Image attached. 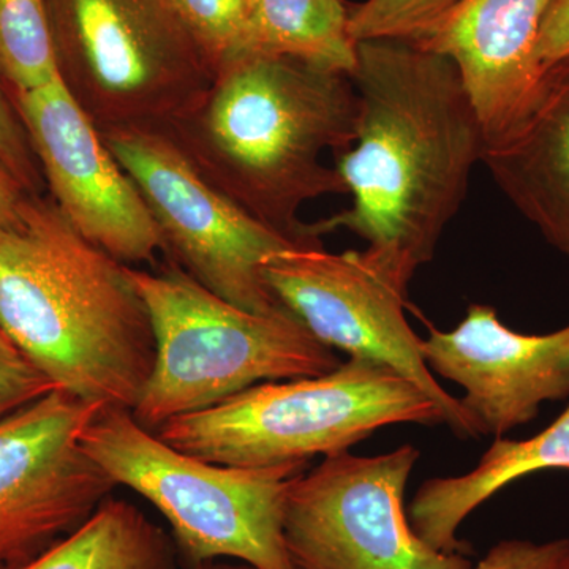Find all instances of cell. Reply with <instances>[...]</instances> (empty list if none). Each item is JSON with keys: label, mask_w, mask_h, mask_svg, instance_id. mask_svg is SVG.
<instances>
[{"label": "cell", "mask_w": 569, "mask_h": 569, "mask_svg": "<svg viewBox=\"0 0 569 569\" xmlns=\"http://www.w3.org/2000/svg\"><path fill=\"white\" fill-rule=\"evenodd\" d=\"M0 162L24 187L29 194H40L44 186L39 160L29 141L20 116L0 84Z\"/></svg>", "instance_id": "obj_22"}, {"label": "cell", "mask_w": 569, "mask_h": 569, "mask_svg": "<svg viewBox=\"0 0 569 569\" xmlns=\"http://www.w3.org/2000/svg\"><path fill=\"white\" fill-rule=\"evenodd\" d=\"M468 569H569V539H508L490 548L477 567Z\"/></svg>", "instance_id": "obj_23"}, {"label": "cell", "mask_w": 569, "mask_h": 569, "mask_svg": "<svg viewBox=\"0 0 569 569\" xmlns=\"http://www.w3.org/2000/svg\"><path fill=\"white\" fill-rule=\"evenodd\" d=\"M176 569H258L242 561L234 560H212L201 561V563H183L181 568Z\"/></svg>", "instance_id": "obj_27"}, {"label": "cell", "mask_w": 569, "mask_h": 569, "mask_svg": "<svg viewBox=\"0 0 569 569\" xmlns=\"http://www.w3.org/2000/svg\"><path fill=\"white\" fill-rule=\"evenodd\" d=\"M350 17L346 0H253L238 51L296 59L351 77L358 41L350 33Z\"/></svg>", "instance_id": "obj_17"}, {"label": "cell", "mask_w": 569, "mask_h": 569, "mask_svg": "<svg viewBox=\"0 0 569 569\" xmlns=\"http://www.w3.org/2000/svg\"><path fill=\"white\" fill-rule=\"evenodd\" d=\"M100 408L54 388L0 418V569L24 567L118 488L81 447Z\"/></svg>", "instance_id": "obj_11"}, {"label": "cell", "mask_w": 569, "mask_h": 569, "mask_svg": "<svg viewBox=\"0 0 569 569\" xmlns=\"http://www.w3.org/2000/svg\"><path fill=\"white\" fill-rule=\"evenodd\" d=\"M20 116L52 201L92 244L127 266L157 263L167 246L137 183L61 78L29 91L3 89Z\"/></svg>", "instance_id": "obj_12"}, {"label": "cell", "mask_w": 569, "mask_h": 569, "mask_svg": "<svg viewBox=\"0 0 569 569\" xmlns=\"http://www.w3.org/2000/svg\"><path fill=\"white\" fill-rule=\"evenodd\" d=\"M80 441L116 486L162 515L183 563L234 560L295 569L284 546V500L309 462L219 466L170 447L138 425L132 411L114 407L100 408Z\"/></svg>", "instance_id": "obj_6"}, {"label": "cell", "mask_w": 569, "mask_h": 569, "mask_svg": "<svg viewBox=\"0 0 569 569\" xmlns=\"http://www.w3.org/2000/svg\"><path fill=\"white\" fill-rule=\"evenodd\" d=\"M552 0H459L410 41L458 67L489 142L522 118L541 81L537 44Z\"/></svg>", "instance_id": "obj_14"}, {"label": "cell", "mask_w": 569, "mask_h": 569, "mask_svg": "<svg viewBox=\"0 0 569 569\" xmlns=\"http://www.w3.org/2000/svg\"><path fill=\"white\" fill-rule=\"evenodd\" d=\"M358 114L350 74L242 50L163 130L239 208L293 241L323 246L307 234L299 209L348 193L323 153L339 156L355 144Z\"/></svg>", "instance_id": "obj_2"}, {"label": "cell", "mask_w": 569, "mask_h": 569, "mask_svg": "<svg viewBox=\"0 0 569 569\" xmlns=\"http://www.w3.org/2000/svg\"><path fill=\"white\" fill-rule=\"evenodd\" d=\"M546 470H569V406L556 421L527 440L498 437L473 470L427 479L408 508V520L430 548L466 556L460 526L482 503L512 482Z\"/></svg>", "instance_id": "obj_16"}, {"label": "cell", "mask_w": 569, "mask_h": 569, "mask_svg": "<svg viewBox=\"0 0 569 569\" xmlns=\"http://www.w3.org/2000/svg\"><path fill=\"white\" fill-rule=\"evenodd\" d=\"M24 187L0 162V227H14L21 219V209L28 198Z\"/></svg>", "instance_id": "obj_26"}, {"label": "cell", "mask_w": 569, "mask_h": 569, "mask_svg": "<svg viewBox=\"0 0 569 569\" xmlns=\"http://www.w3.org/2000/svg\"><path fill=\"white\" fill-rule=\"evenodd\" d=\"M59 77L44 0H0V84L40 88Z\"/></svg>", "instance_id": "obj_19"}, {"label": "cell", "mask_w": 569, "mask_h": 569, "mask_svg": "<svg viewBox=\"0 0 569 569\" xmlns=\"http://www.w3.org/2000/svg\"><path fill=\"white\" fill-rule=\"evenodd\" d=\"M419 460L413 445L378 456H326L293 479L283 538L295 569H468L460 553L415 533L406 490Z\"/></svg>", "instance_id": "obj_9"}, {"label": "cell", "mask_w": 569, "mask_h": 569, "mask_svg": "<svg viewBox=\"0 0 569 569\" xmlns=\"http://www.w3.org/2000/svg\"><path fill=\"white\" fill-rule=\"evenodd\" d=\"M351 80L358 130L336 170L353 204L307 234L350 230L408 284L458 216L488 137L455 62L410 41H359Z\"/></svg>", "instance_id": "obj_1"}, {"label": "cell", "mask_w": 569, "mask_h": 569, "mask_svg": "<svg viewBox=\"0 0 569 569\" xmlns=\"http://www.w3.org/2000/svg\"><path fill=\"white\" fill-rule=\"evenodd\" d=\"M569 56V0H552L537 44V62L545 71Z\"/></svg>", "instance_id": "obj_25"}, {"label": "cell", "mask_w": 569, "mask_h": 569, "mask_svg": "<svg viewBox=\"0 0 569 569\" xmlns=\"http://www.w3.org/2000/svg\"><path fill=\"white\" fill-rule=\"evenodd\" d=\"M427 366L466 391L463 410L479 436L505 437L538 418L545 402L569 399V325L545 336L520 335L492 306L471 305L455 329H429Z\"/></svg>", "instance_id": "obj_13"}, {"label": "cell", "mask_w": 569, "mask_h": 569, "mask_svg": "<svg viewBox=\"0 0 569 569\" xmlns=\"http://www.w3.org/2000/svg\"><path fill=\"white\" fill-rule=\"evenodd\" d=\"M54 388L24 358L0 353V418L40 399Z\"/></svg>", "instance_id": "obj_24"}, {"label": "cell", "mask_w": 569, "mask_h": 569, "mask_svg": "<svg viewBox=\"0 0 569 569\" xmlns=\"http://www.w3.org/2000/svg\"><path fill=\"white\" fill-rule=\"evenodd\" d=\"M264 277L280 305L326 347L389 367L440 408L456 436H479L460 399L448 395L427 366L422 339L406 316L408 284L366 250L296 247L269 258Z\"/></svg>", "instance_id": "obj_10"}, {"label": "cell", "mask_w": 569, "mask_h": 569, "mask_svg": "<svg viewBox=\"0 0 569 569\" xmlns=\"http://www.w3.org/2000/svg\"><path fill=\"white\" fill-rule=\"evenodd\" d=\"M253 0H168L212 73L241 48Z\"/></svg>", "instance_id": "obj_20"}, {"label": "cell", "mask_w": 569, "mask_h": 569, "mask_svg": "<svg viewBox=\"0 0 569 569\" xmlns=\"http://www.w3.org/2000/svg\"><path fill=\"white\" fill-rule=\"evenodd\" d=\"M171 537L140 508L110 497L58 542L20 569H176Z\"/></svg>", "instance_id": "obj_18"}, {"label": "cell", "mask_w": 569, "mask_h": 569, "mask_svg": "<svg viewBox=\"0 0 569 569\" xmlns=\"http://www.w3.org/2000/svg\"><path fill=\"white\" fill-rule=\"evenodd\" d=\"M482 164L509 203L569 258V56L545 70L529 108L486 146Z\"/></svg>", "instance_id": "obj_15"}, {"label": "cell", "mask_w": 569, "mask_h": 569, "mask_svg": "<svg viewBox=\"0 0 569 569\" xmlns=\"http://www.w3.org/2000/svg\"><path fill=\"white\" fill-rule=\"evenodd\" d=\"M0 329L56 388L97 407L132 410L156 361L129 266L41 194H28L14 227H0Z\"/></svg>", "instance_id": "obj_3"}, {"label": "cell", "mask_w": 569, "mask_h": 569, "mask_svg": "<svg viewBox=\"0 0 569 569\" xmlns=\"http://www.w3.org/2000/svg\"><path fill=\"white\" fill-rule=\"evenodd\" d=\"M0 353L22 358V356L18 353L17 348L13 347V343L10 342L9 337L3 335L2 329H0Z\"/></svg>", "instance_id": "obj_28"}, {"label": "cell", "mask_w": 569, "mask_h": 569, "mask_svg": "<svg viewBox=\"0 0 569 569\" xmlns=\"http://www.w3.org/2000/svg\"><path fill=\"white\" fill-rule=\"evenodd\" d=\"M129 271L156 337L151 377L130 411L151 432L257 385L320 377L340 365L290 310L247 312L170 260Z\"/></svg>", "instance_id": "obj_4"}, {"label": "cell", "mask_w": 569, "mask_h": 569, "mask_svg": "<svg viewBox=\"0 0 569 569\" xmlns=\"http://www.w3.org/2000/svg\"><path fill=\"white\" fill-rule=\"evenodd\" d=\"M459 0H366L351 6L350 33L356 41L419 39Z\"/></svg>", "instance_id": "obj_21"}, {"label": "cell", "mask_w": 569, "mask_h": 569, "mask_svg": "<svg viewBox=\"0 0 569 569\" xmlns=\"http://www.w3.org/2000/svg\"><path fill=\"white\" fill-rule=\"evenodd\" d=\"M100 137L151 209L167 260L247 312L287 310L266 282V261L317 246L293 241L239 208L194 170L163 129H112Z\"/></svg>", "instance_id": "obj_8"}, {"label": "cell", "mask_w": 569, "mask_h": 569, "mask_svg": "<svg viewBox=\"0 0 569 569\" xmlns=\"http://www.w3.org/2000/svg\"><path fill=\"white\" fill-rule=\"evenodd\" d=\"M392 425H445L443 413L389 367L350 358L320 377L268 381L208 410L170 419L156 436L219 466L263 468L350 451Z\"/></svg>", "instance_id": "obj_5"}, {"label": "cell", "mask_w": 569, "mask_h": 569, "mask_svg": "<svg viewBox=\"0 0 569 569\" xmlns=\"http://www.w3.org/2000/svg\"><path fill=\"white\" fill-rule=\"evenodd\" d=\"M59 78L99 132L163 129L213 73L168 0H44Z\"/></svg>", "instance_id": "obj_7"}]
</instances>
